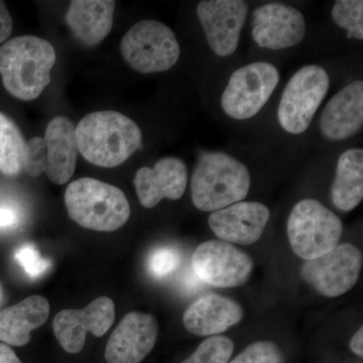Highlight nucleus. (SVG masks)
I'll list each match as a JSON object with an SVG mask.
<instances>
[{
	"mask_svg": "<svg viewBox=\"0 0 363 363\" xmlns=\"http://www.w3.org/2000/svg\"><path fill=\"white\" fill-rule=\"evenodd\" d=\"M50 304L43 296L33 295L0 312V340L11 346L26 345L30 332L44 325Z\"/></svg>",
	"mask_w": 363,
	"mask_h": 363,
	"instance_id": "obj_21",
	"label": "nucleus"
},
{
	"mask_svg": "<svg viewBox=\"0 0 363 363\" xmlns=\"http://www.w3.org/2000/svg\"><path fill=\"white\" fill-rule=\"evenodd\" d=\"M180 262L181 255L176 248L160 247L150 253L147 267L155 278L162 279L175 272Z\"/></svg>",
	"mask_w": 363,
	"mask_h": 363,
	"instance_id": "obj_27",
	"label": "nucleus"
},
{
	"mask_svg": "<svg viewBox=\"0 0 363 363\" xmlns=\"http://www.w3.org/2000/svg\"><path fill=\"white\" fill-rule=\"evenodd\" d=\"M16 259L30 278L42 277L49 269L51 262L40 255L39 250L32 245H23L18 248Z\"/></svg>",
	"mask_w": 363,
	"mask_h": 363,
	"instance_id": "obj_29",
	"label": "nucleus"
},
{
	"mask_svg": "<svg viewBox=\"0 0 363 363\" xmlns=\"http://www.w3.org/2000/svg\"><path fill=\"white\" fill-rule=\"evenodd\" d=\"M26 142L16 123L0 112V173L7 177L23 171Z\"/></svg>",
	"mask_w": 363,
	"mask_h": 363,
	"instance_id": "obj_23",
	"label": "nucleus"
},
{
	"mask_svg": "<svg viewBox=\"0 0 363 363\" xmlns=\"http://www.w3.org/2000/svg\"><path fill=\"white\" fill-rule=\"evenodd\" d=\"M65 204L71 219L91 230H116L130 216V203L123 191L95 179L72 182L67 187Z\"/></svg>",
	"mask_w": 363,
	"mask_h": 363,
	"instance_id": "obj_4",
	"label": "nucleus"
},
{
	"mask_svg": "<svg viewBox=\"0 0 363 363\" xmlns=\"http://www.w3.org/2000/svg\"><path fill=\"white\" fill-rule=\"evenodd\" d=\"M247 13L248 4L242 0H205L198 4L197 16L215 55L228 57L236 51Z\"/></svg>",
	"mask_w": 363,
	"mask_h": 363,
	"instance_id": "obj_12",
	"label": "nucleus"
},
{
	"mask_svg": "<svg viewBox=\"0 0 363 363\" xmlns=\"http://www.w3.org/2000/svg\"><path fill=\"white\" fill-rule=\"evenodd\" d=\"M350 350L358 357L363 355V328L360 327L350 341Z\"/></svg>",
	"mask_w": 363,
	"mask_h": 363,
	"instance_id": "obj_32",
	"label": "nucleus"
},
{
	"mask_svg": "<svg viewBox=\"0 0 363 363\" xmlns=\"http://www.w3.org/2000/svg\"><path fill=\"white\" fill-rule=\"evenodd\" d=\"M116 319V306L111 298L99 297L83 309L63 310L52 321V329L62 347L71 354L84 348L86 334L101 337Z\"/></svg>",
	"mask_w": 363,
	"mask_h": 363,
	"instance_id": "obj_11",
	"label": "nucleus"
},
{
	"mask_svg": "<svg viewBox=\"0 0 363 363\" xmlns=\"http://www.w3.org/2000/svg\"><path fill=\"white\" fill-rule=\"evenodd\" d=\"M234 343L226 336H211L205 339L195 352L181 363H228Z\"/></svg>",
	"mask_w": 363,
	"mask_h": 363,
	"instance_id": "obj_25",
	"label": "nucleus"
},
{
	"mask_svg": "<svg viewBox=\"0 0 363 363\" xmlns=\"http://www.w3.org/2000/svg\"><path fill=\"white\" fill-rule=\"evenodd\" d=\"M362 267V252L351 243H342L321 257L306 260L301 274L318 293L335 298L357 285Z\"/></svg>",
	"mask_w": 363,
	"mask_h": 363,
	"instance_id": "obj_9",
	"label": "nucleus"
},
{
	"mask_svg": "<svg viewBox=\"0 0 363 363\" xmlns=\"http://www.w3.org/2000/svg\"><path fill=\"white\" fill-rule=\"evenodd\" d=\"M75 133L79 152L86 161L101 168L123 164L143 142L140 126L130 117L113 111L87 114Z\"/></svg>",
	"mask_w": 363,
	"mask_h": 363,
	"instance_id": "obj_1",
	"label": "nucleus"
},
{
	"mask_svg": "<svg viewBox=\"0 0 363 363\" xmlns=\"http://www.w3.org/2000/svg\"><path fill=\"white\" fill-rule=\"evenodd\" d=\"M250 171L243 162L223 152L200 155L191 179L193 204L214 212L241 202L250 189Z\"/></svg>",
	"mask_w": 363,
	"mask_h": 363,
	"instance_id": "obj_3",
	"label": "nucleus"
},
{
	"mask_svg": "<svg viewBox=\"0 0 363 363\" xmlns=\"http://www.w3.org/2000/svg\"><path fill=\"white\" fill-rule=\"evenodd\" d=\"M116 1L73 0L66 13V23L74 37L88 47L100 44L113 26Z\"/></svg>",
	"mask_w": 363,
	"mask_h": 363,
	"instance_id": "obj_20",
	"label": "nucleus"
},
{
	"mask_svg": "<svg viewBox=\"0 0 363 363\" xmlns=\"http://www.w3.org/2000/svg\"><path fill=\"white\" fill-rule=\"evenodd\" d=\"M283 353L271 341L250 344L240 354L228 363H283Z\"/></svg>",
	"mask_w": 363,
	"mask_h": 363,
	"instance_id": "obj_26",
	"label": "nucleus"
},
{
	"mask_svg": "<svg viewBox=\"0 0 363 363\" xmlns=\"http://www.w3.org/2000/svg\"><path fill=\"white\" fill-rule=\"evenodd\" d=\"M334 23L347 32L348 39L363 40V1L338 0L332 7Z\"/></svg>",
	"mask_w": 363,
	"mask_h": 363,
	"instance_id": "obj_24",
	"label": "nucleus"
},
{
	"mask_svg": "<svg viewBox=\"0 0 363 363\" xmlns=\"http://www.w3.org/2000/svg\"><path fill=\"white\" fill-rule=\"evenodd\" d=\"M16 216L13 210L0 208V227H7L16 223Z\"/></svg>",
	"mask_w": 363,
	"mask_h": 363,
	"instance_id": "obj_33",
	"label": "nucleus"
},
{
	"mask_svg": "<svg viewBox=\"0 0 363 363\" xmlns=\"http://www.w3.org/2000/svg\"><path fill=\"white\" fill-rule=\"evenodd\" d=\"M13 18L4 1H0V44L6 42L13 33Z\"/></svg>",
	"mask_w": 363,
	"mask_h": 363,
	"instance_id": "obj_30",
	"label": "nucleus"
},
{
	"mask_svg": "<svg viewBox=\"0 0 363 363\" xmlns=\"http://www.w3.org/2000/svg\"><path fill=\"white\" fill-rule=\"evenodd\" d=\"M47 167L45 173L56 185L70 181L77 162L78 145L75 125L65 116H57L45 128Z\"/></svg>",
	"mask_w": 363,
	"mask_h": 363,
	"instance_id": "obj_19",
	"label": "nucleus"
},
{
	"mask_svg": "<svg viewBox=\"0 0 363 363\" xmlns=\"http://www.w3.org/2000/svg\"><path fill=\"white\" fill-rule=\"evenodd\" d=\"M243 316L242 307L233 298L210 294L188 308L183 323L190 333L211 337L240 323Z\"/></svg>",
	"mask_w": 363,
	"mask_h": 363,
	"instance_id": "obj_18",
	"label": "nucleus"
},
{
	"mask_svg": "<svg viewBox=\"0 0 363 363\" xmlns=\"http://www.w3.org/2000/svg\"><path fill=\"white\" fill-rule=\"evenodd\" d=\"M56 60L54 47L42 38L9 40L0 47V75L7 92L23 101L37 99L51 82Z\"/></svg>",
	"mask_w": 363,
	"mask_h": 363,
	"instance_id": "obj_2",
	"label": "nucleus"
},
{
	"mask_svg": "<svg viewBox=\"0 0 363 363\" xmlns=\"http://www.w3.org/2000/svg\"><path fill=\"white\" fill-rule=\"evenodd\" d=\"M334 206L342 212L352 211L363 199V150L350 149L339 157L331 189Z\"/></svg>",
	"mask_w": 363,
	"mask_h": 363,
	"instance_id": "obj_22",
	"label": "nucleus"
},
{
	"mask_svg": "<svg viewBox=\"0 0 363 363\" xmlns=\"http://www.w3.org/2000/svg\"><path fill=\"white\" fill-rule=\"evenodd\" d=\"M363 125V82L346 85L329 100L320 118L325 138L343 140L357 135Z\"/></svg>",
	"mask_w": 363,
	"mask_h": 363,
	"instance_id": "obj_17",
	"label": "nucleus"
},
{
	"mask_svg": "<svg viewBox=\"0 0 363 363\" xmlns=\"http://www.w3.org/2000/svg\"><path fill=\"white\" fill-rule=\"evenodd\" d=\"M0 363H21V362L9 345L0 343Z\"/></svg>",
	"mask_w": 363,
	"mask_h": 363,
	"instance_id": "obj_31",
	"label": "nucleus"
},
{
	"mask_svg": "<svg viewBox=\"0 0 363 363\" xmlns=\"http://www.w3.org/2000/svg\"><path fill=\"white\" fill-rule=\"evenodd\" d=\"M47 167V147L44 138L35 136L26 142L23 169L30 177H39Z\"/></svg>",
	"mask_w": 363,
	"mask_h": 363,
	"instance_id": "obj_28",
	"label": "nucleus"
},
{
	"mask_svg": "<svg viewBox=\"0 0 363 363\" xmlns=\"http://www.w3.org/2000/svg\"><path fill=\"white\" fill-rule=\"evenodd\" d=\"M289 241L300 259L321 257L339 245L343 233L340 218L315 199H304L294 206L286 224Z\"/></svg>",
	"mask_w": 363,
	"mask_h": 363,
	"instance_id": "obj_5",
	"label": "nucleus"
},
{
	"mask_svg": "<svg viewBox=\"0 0 363 363\" xmlns=\"http://www.w3.org/2000/svg\"><path fill=\"white\" fill-rule=\"evenodd\" d=\"M121 51L126 63L142 74L168 71L181 54L173 30L155 20L138 21L130 28L121 40Z\"/></svg>",
	"mask_w": 363,
	"mask_h": 363,
	"instance_id": "obj_6",
	"label": "nucleus"
},
{
	"mask_svg": "<svg viewBox=\"0 0 363 363\" xmlns=\"http://www.w3.org/2000/svg\"><path fill=\"white\" fill-rule=\"evenodd\" d=\"M252 39L264 49H289L300 44L306 35L304 16L288 4H264L253 13Z\"/></svg>",
	"mask_w": 363,
	"mask_h": 363,
	"instance_id": "obj_13",
	"label": "nucleus"
},
{
	"mask_svg": "<svg viewBox=\"0 0 363 363\" xmlns=\"http://www.w3.org/2000/svg\"><path fill=\"white\" fill-rule=\"evenodd\" d=\"M329 86L330 80L323 67L308 65L298 69L279 101L278 119L281 128L291 135L304 133L326 97Z\"/></svg>",
	"mask_w": 363,
	"mask_h": 363,
	"instance_id": "obj_7",
	"label": "nucleus"
},
{
	"mask_svg": "<svg viewBox=\"0 0 363 363\" xmlns=\"http://www.w3.org/2000/svg\"><path fill=\"white\" fill-rule=\"evenodd\" d=\"M1 298H2V290H1V286H0V301H1Z\"/></svg>",
	"mask_w": 363,
	"mask_h": 363,
	"instance_id": "obj_34",
	"label": "nucleus"
},
{
	"mask_svg": "<svg viewBox=\"0 0 363 363\" xmlns=\"http://www.w3.org/2000/svg\"><path fill=\"white\" fill-rule=\"evenodd\" d=\"M156 318L145 313L131 312L112 332L105 348L107 363H140L155 347L157 339Z\"/></svg>",
	"mask_w": 363,
	"mask_h": 363,
	"instance_id": "obj_14",
	"label": "nucleus"
},
{
	"mask_svg": "<svg viewBox=\"0 0 363 363\" xmlns=\"http://www.w3.org/2000/svg\"><path fill=\"white\" fill-rule=\"evenodd\" d=\"M191 264L198 278L208 285L219 288L243 285L253 269L250 255L222 240L201 243L193 253Z\"/></svg>",
	"mask_w": 363,
	"mask_h": 363,
	"instance_id": "obj_10",
	"label": "nucleus"
},
{
	"mask_svg": "<svg viewBox=\"0 0 363 363\" xmlns=\"http://www.w3.org/2000/svg\"><path fill=\"white\" fill-rule=\"evenodd\" d=\"M269 217L271 212L266 205L241 201L212 212L208 224L222 241L250 245L262 238Z\"/></svg>",
	"mask_w": 363,
	"mask_h": 363,
	"instance_id": "obj_15",
	"label": "nucleus"
},
{
	"mask_svg": "<svg viewBox=\"0 0 363 363\" xmlns=\"http://www.w3.org/2000/svg\"><path fill=\"white\" fill-rule=\"evenodd\" d=\"M136 194L145 208L156 207L164 198L179 200L188 185V169L178 157H162L154 168L143 167L136 172Z\"/></svg>",
	"mask_w": 363,
	"mask_h": 363,
	"instance_id": "obj_16",
	"label": "nucleus"
},
{
	"mask_svg": "<svg viewBox=\"0 0 363 363\" xmlns=\"http://www.w3.org/2000/svg\"><path fill=\"white\" fill-rule=\"evenodd\" d=\"M279 82V70L271 63L255 62L241 67L222 93V109L236 121L252 118L269 101Z\"/></svg>",
	"mask_w": 363,
	"mask_h": 363,
	"instance_id": "obj_8",
	"label": "nucleus"
}]
</instances>
